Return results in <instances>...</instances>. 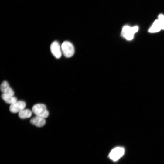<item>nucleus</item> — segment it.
<instances>
[{
    "label": "nucleus",
    "instance_id": "obj_12",
    "mask_svg": "<svg viewBox=\"0 0 164 164\" xmlns=\"http://www.w3.org/2000/svg\"><path fill=\"white\" fill-rule=\"evenodd\" d=\"M159 21L162 29H164V15L162 14H160L158 16Z\"/></svg>",
    "mask_w": 164,
    "mask_h": 164
},
{
    "label": "nucleus",
    "instance_id": "obj_9",
    "mask_svg": "<svg viewBox=\"0 0 164 164\" xmlns=\"http://www.w3.org/2000/svg\"><path fill=\"white\" fill-rule=\"evenodd\" d=\"M1 97L2 99L6 103L12 104L17 101L16 97L8 94H2Z\"/></svg>",
    "mask_w": 164,
    "mask_h": 164
},
{
    "label": "nucleus",
    "instance_id": "obj_8",
    "mask_svg": "<svg viewBox=\"0 0 164 164\" xmlns=\"http://www.w3.org/2000/svg\"><path fill=\"white\" fill-rule=\"evenodd\" d=\"M31 123L39 127L43 126L46 123V121L44 118L36 116L32 118L30 121Z\"/></svg>",
    "mask_w": 164,
    "mask_h": 164
},
{
    "label": "nucleus",
    "instance_id": "obj_4",
    "mask_svg": "<svg viewBox=\"0 0 164 164\" xmlns=\"http://www.w3.org/2000/svg\"><path fill=\"white\" fill-rule=\"evenodd\" d=\"M125 152L124 149L121 147H117L113 149L109 154L110 158L114 161H116L122 157Z\"/></svg>",
    "mask_w": 164,
    "mask_h": 164
},
{
    "label": "nucleus",
    "instance_id": "obj_11",
    "mask_svg": "<svg viewBox=\"0 0 164 164\" xmlns=\"http://www.w3.org/2000/svg\"><path fill=\"white\" fill-rule=\"evenodd\" d=\"M161 29V25L157 19L155 21L149 31L150 32H155L159 31Z\"/></svg>",
    "mask_w": 164,
    "mask_h": 164
},
{
    "label": "nucleus",
    "instance_id": "obj_10",
    "mask_svg": "<svg viewBox=\"0 0 164 164\" xmlns=\"http://www.w3.org/2000/svg\"><path fill=\"white\" fill-rule=\"evenodd\" d=\"M32 111L28 109H24L19 112L18 116L21 119H25L30 117L32 115Z\"/></svg>",
    "mask_w": 164,
    "mask_h": 164
},
{
    "label": "nucleus",
    "instance_id": "obj_1",
    "mask_svg": "<svg viewBox=\"0 0 164 164\" xmlns=\"http://www.w3.org/2000/svg\"><path fill=\"white\" fill-rule=\"evenodd\" d=\"M32 111L36 116L44 118H47L49 114L46 106L43 104H37L34 105L32 107Z\"/></svg>",
    "mask_w": 164,
    "mask_h": 164
},
{
    "label": "nucleus",
    "instance_id": "obj_3",
    "mask_svg": "<svg viewBox=\"0 0 164 164\" xmlns=\"http://www.w3.org/2000/svg\"><path fill=\"white\" fill-rule=\"evenodd\" d=\"M138 29L137 26L133 27L126 26H124L121 32V35L128 40H132L134 34L136 32Z\"/></svg>",
    "mask_w": 164,
    "mask_h": 164
},
{
    "label": "nucleus",
    "instance_id": "obj_2",
    "mask_svg": "<svg viewBox=\"0 0 164 164\" xmlns=\"http://www.w3.org/2000/svg\"><path fill=\"white\" fill-rule=\"evenodd\" d=\"M62 52L67 57L72 56L74 53V47L71 43L65 41L63 43L61 46Z\"/></svg>",
    "mask_w": 164,
    "mask_h": 164
},
{
    "label": "nucleus",
    "instance_id": "obj_7",
    "mask_svg": "<svg viewBox=\"0 0 164 164\" xmlns=\"http://www.w3.org/2000/svg\"><path fill=\"white\" fill-rule=\"evenodd\" d=\"M0 90L3 94L13 96L14 92L6 81L2 82L0 85Z\"/></svg>",
    "mask_w": 164,
    "mask_h": 164
},
{
    "label": "nucleus",
    "instance_id": "obj_6",
    "mask_svg": "<svg viewBox=\"0 0 164 164\" xmlns=\"http://www.w3.org/2000/svg\"><path fill=\"white\" fill-rule=\"evenodd\" d=\"M50 49L52 54L56 58L59 59L61 57L62 53L61 47L58 42H53L51 44Z\"/></svg>",
    "mask_w": 164,
    "mask_h": 164
},
{
    "label": "nucleus",
    "instance_id": "obj_5",
    "mask_svg": "<svg viewBox=\"0 0 164 164\" xmlns=\"http://www.w3.org/2000/svg\"><path fill=\"white\" fill-rule=\"evenodd\" d=\"M26 106L25 102L23 101H17L11 104L9 107L10 111L13 113L19 112L24 109Z\"/></svg>",
    "mask_w": 164,
    "mask_h": 164
}]
</instances>
